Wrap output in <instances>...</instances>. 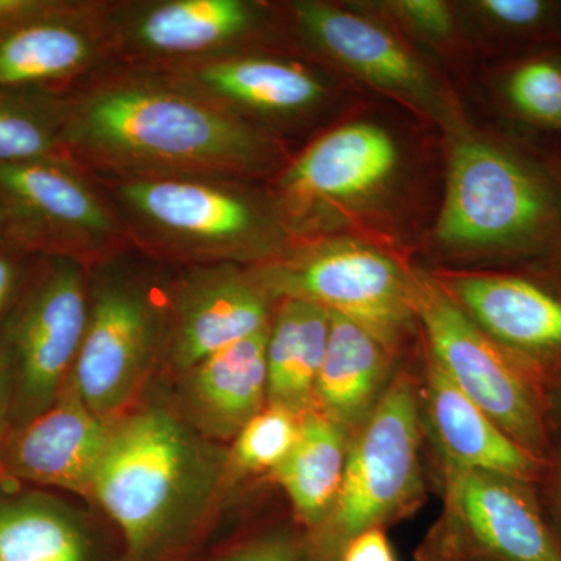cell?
Segmentation results:
<instances>
[{
	"label": "cell",
	"instance_id": "1",
	"mask_svg": "<svg viewBox=\"0 0 561 561\" xmlns=\"http://www.w3.org/2000/svg\"><path fill=\"white\" fill-rule=\"evenodd\" d=\"M58 111L70 160L98 179H227L256 157L231 110L164 72L111 66L58 94Z\"/></svg>",
	"mask_w": 561,
	"mask_h": 561
},
{
	"label": "cell",
	"instance_id": "2",
	"mask_svg": "<svg viewBox=\"0 0 561 561\" xmlns=\"http://www.w3.org/2000/svg\"><path fill=\"white\" fill-rule=\"evenodd\" d=\"M203 438L165 408L114 421L90 497L119 527L133 561L161 552L208 507L224 467Z\"/></svg>",
	"mask_w": 561,
	"mask_h": 561
},
{
	"label": "cell",
	"instance_id": "3",
	"mask_svg": "<svg viewBox=\"0 0 561 561\" xmlns=\"http://www.w3.org/2000/svg\"><path fill=\"white\" fill-rule=\"evenodd\" d=\"M92 179L116 210L130 245L157 260L186 267L231 264L262 232L256 206L221 176Z\"/></svg>",
	"mask_w": 561,
	"mask_h": 561
},
{
	"label": "cell",
	"instance_id": "4",
	"mask_svg": "<svg viewBox=\"0 0 561 561\" xmlns=\"http://www.w3.org/2000/svg\"><path fill=\"white\" fill-rule=\"evenodd\" d=\"M90 317V267L61 256H32L20 294L0 324V360L20 430L60 397Z\"/></svg>",
	"mask_w": 561,
	"mask_h": 561
},
{
	"label": "cell",
	"instance_id": "5",
	"mask_svg": "<svg viewBox=\"0 0 561 561\" xmlns=\"http://www.w3.org/2000/svg\"><path fill=\"white\" fill-rule=\"evenodd\" d=\"M124 253L90 267V317L65 387L102 419H113L135 397L161 348L168 309Z\"/></svg>",
	"mask_w": 561,
	"mask_h": 561
},
{
	"label": "cell",
	"instance_id": "6",
	"mask_svg": "<svg viewBox=\"0 0 561 561\" xmlns=\"http://www.w3.org/2000/svg\"><path fill=\"white\" fill-rule=\"evenodd\" d=\"M3 238L32 256L91 267L130 249L98 181L73 161L0 164Z\"/></svg>",
	"mask_w": 561,
	"mask_h": 561
},
{
	"label": "cell",
	"instance_id": "7",
	"mask_svg": "<svg viewBox=\"0 0 561 561\" xmlns=\"http://www.w3.org/2000/svg\"><path fill=\"white\" fill-rule=\"evenodd\" d=\"M419 404L408 381L391 383L346 457L337 500L313 545L319 561H337L362 531L379 527L419 482Z\"/></svg>",
	"mask_w": 561,
	"mask_h": 561
},
{
	"label": "cell",
	"instance_id": "8",
	"mask_svg": "<svg viewBox=\"0 0 561 561\" xmlns=\"http://www.w3.org/2000/svg\"><path fill=\"white\" fill-rule=\"evenodd\" d=\"M110 5L25 0L0 20V91L62 94L111 68Z\"/></svg>",
	"mask_w": 561,
	"mask_h": 561
},
{
	"label": "cell",
	"instance_id": "9",
	"mask_svg": "<svg viewBox=\"0 0 561 561\" xmlns=\"http://www.w3.org/2000/svg\"><path fill=\"white\" fill-rule=\"evenodd\" d=\"M409 290L412 309L430 339L434 364L508 437L527 451H537L542 442L541 421L518 373L430 279H413Z\"/></svg>",
	"mask_w": 561,
	"mask_h": 561
},
{
	"label": "cell",
	"instance_id": "10",
	"mask_svg": "<svg viewBox=\"0 0 561 561\" xmlns=\"http://www.w3.org/2000/svg\"><path fill=\"white\" fill-rule=\"evenodd\" d=\"M257 279L268 294L313 302L354 321L381 345L397 337L411 313V290L401 273L362 247L312 251L268 267Z\"/></svg>",
	"mask_w": 561,
	"mask_h": 561
},
{
	"label": "cell",
	"instance_id": "11",
	"mask_svg": "<svg viewBox=\"0 0 561 561\" xmlns=\"http://www.w3.org/2000/svg\"><path fill=\"white\" fill-rule=\"evenodd\" d=\"M242 0H154L110 5L114 58L121 66L173 72L227 57L253 28Z\"/></svg>",
	"mask_w": 561,
	"mask_h": 561
},
{
	"label": "cell",
	"instance_id": "12",
	"mask_svg": "<svg viewBox=\"0 0 561 561\" xmlns=\"http://www.w3.org/2000/svg\"><path fill=\"white\" fill-rule=\"evenodd\" d=\"M546 214L545 192L507 154L482 142L453 151L437 232L460 245H493L530 234Z\"/></svg>",
	"mask_w": 561,
	"mask_h": 561
},
{
	"label": "cell",
	"instance_id": "13",
	"mask_svg": "<svg viewBox=\"0 0 561 561\" xmlns=\"http://www.w3.org/2000/svg\"><path fill=\"white\" fill-rule=\"evenodd\" d=\"M260 279L232 264L187 267L169 295V360L186 373L217 351L268 330V302Z\"/></svg>",
	"mask_w": 561,
	"mask_h": 561
},
{
	"label": "cell",
	"instance_id": "14",
	"mask_svg": "<svg viewBox=\"0 0 561 561\" xmlns=\"http://www.w3.org/2000/svg\"><path fill=\"white\" fill-rule=\"evenodd\" d=\"M463 542L430 561H561V542L518 481L451 467Z\"/></svg>",
	"mask_w": 561,
	"mask_h": 561
},
{
	"label": "cell",
	"instance_id": "15",
	"mask_svg": "<svg viewBox=\"0 0 561 561\" xmlns=\"http://www.w3.org/2000/svg\"><path fill=\"white\" fill-rule=\"evenodd\" d=\"M114 421L91 412L68 387L46 412L11 432L0 470L10 478L90 497Z\"/></svg>",
	"mask_w": 561,
	"mask_h": 561
},
{
	"label": "cell",
	"instance_id": "16",
	"mask_svg": "<svg viewBox=\"0 0 561 561\" xmlns=\"http://www.w3.org/2000/svg\"><path fill=\"white\" fill-rule=\"evenodd\" d=\"M397 147L381 128L353 124L316 140L280 179L294 213L348 201L381 184L397 164Z\"/></svg>",
	"mask_w": 561,
	"mask_h": 561
},
{
	"label": "cell",
	"instance_id": "17",
	"mask_svg": "<svg viewBox=\"0 0 561 561\" xmlns=\"http://www.w3.org/2000/svg\"><path fill=\"white\" fill-rule=\"evenodd\" d=\"M268 331L232 343L184 373V409L202 437L236 438L264 409Z\"/></svg>",
	"mask_w": 561,
	"mask_h": 561
},
{
	"label": "cell",
	"instance_id": "18",
	"mask_svg": "<svg viewBox=\"0 0 561 561\" xmlns=\"http://www.w3.org/2000/svg\"><path fill=\"white\" fill-rule=\"evenodd\" d=\"M430 409L451 467L518 482L527 481L537 471L534 454L508 437L435 364L430 373Z\"/></svg>",
	"mask_w": 561,
	"mask_h": 561
},
{
	"label": "cell",
	"instance_id": "19",
	"mask_svg": "<svg viewBox=\"0 0 561 561\" xmlns=\"http://www.w3.org/2000/svg\"><path fill=\"white\" fill-rule=\"evenodd\" d=\"M225 108L243 106L260 113H291L313 105L323 88L298 66L271 58L227 57L164 72Z\"/></svg>",
	"mask_w": 561,
	"mask_h": 561
},
{
	"label": "cell",
	"instance_id": "20",
	"mask_svg": "<svg viewBox=\"0 0 561 561\" xmlns=\"http://www.w3.org/2000/svg\"><path fill=\"white\" fill-rule=\"evenodd\" d=\"M453 289L483 330L529 351L561 348V301L540 287L505 276H468Z\"/></svg>",
	"mask_w": 561,
	"mask_h": 561
},
{
	"label": "cell",
	"instance_id": "21",
	"mask_svg": "<svg viewBox=\"0 0 561 561\" xmlns=\"http://www.w3.org/2000/svg\"><path fill=\"white\" fill-rule=\"evenodd\" d=\"M330 311L302 300H284L268 331L267 397L271 404L298 413L316 393L328 337Z\"/></svg>",
	"mask_w": 561,
	"mask_h": 561
},
{
	"label": "cell",
	"instance_id": "22",
	"mask_svg": "<svg viewBox=\"0 0 561 561\" xmlns=\"http://www.w3.org/2000/svg\"><path fill=\"white\" fill-rule=\"evenodd\" d=\"M346 457L342 424L324 413L301 416L297 440L275 474L308 526L320 527L330 515L341 491Z\"/></svg>",
	"mask_w": 561,
	"mask_h": 561
},
{
	"label": "cell",
	"instance_id": "23",
	"mask_svg": "<svg viewBox=\"0 0 561 561\" xmlns=\"http://www.w3.org/2000/svg\"><path fill=\"white\" fill-rule=\"evenodd\" d=\"M295 11L311 38L368 79L404 90L420 87L419 66L382 28L321 3H298Z\"/></svg>",
	"mask_w": 561,
	"mask_h": 561
},
{
	"label": "cell",
	"instance_id": "24",
	"mask_svg": "<svg viewBox=\"0 0 561 561\" xmlns=\"http://www.w3.org/2000/svg\"><path fill=\"white\" fill-rule=\"evenodd\" d=\"M330 316V337L313 398L335 423L354 424L370 415L381 383V343L354 321Z\"/></svg>",
	"mask_w": 561,
	"mask_h": 561
},
{
	"label": "cell",
	"instance_id": "25",
	"mask_svg": "<svg viewBox=\"0 0 561 561\" xmlns=\"http://www.w3.org/2000/svg\"><path fill=\"white\" fill-rule=\"evenodd\" d=\"M91 552L68 505L41 493L0 497V561H91Z\"/></svg>",
	"mask_w": 561,
	"mask_h": 561
},
{
	"label": "cell",
	"instance_id": "26",
	"mask_svg": "<svg viewBox=\"0 0 561 561\" xmlns=\"http://www.w3.org/2000/svg\"><path fill=\"white\" fill-rule=\"evenodd\" d=\"M72 161L62 142L58 94L0 91V164Z\"/></svg>",
	"mask_w": 561,
	"mask_h": 561
},
{
	"label": "cell",
	"instance_id": "27",
	"mask_svg": "<svg viewBox=\"0 0 561 561\" xmlns=\"http://www.w3.org/2000/svg\"><path fill=\"white\" fill-rule=\"evenodd\" d=\"M298 413L271 404L236 435L230 461L236 470L264 471L278 468L286 459L300 431Z\"/></svg>",
	"mask_w": 561,
	"mask_h": 561
},
{
	"label": "cell",
	"instance_id": "28",
	"mask_svg": "<svg viewBox=\"0 0 561 561\" xmlns=\"http://www.w3.org/2000/svg\"><path fill=\"white\" fill-rule=\"evenodd\" d=\"M511 95L524 113L561 127V70L549 62H531L513 76Z\"/></svg>",
	"mask_w": 561,
	"mask_h": 561
},
{
	"label": "cell",
	"instance_id": "29",
	"mask_svg": "<svg viewBox=\"0 0 561 561\" xmlns=\"http://www.w3.org/2000/svg\"><path fill=\"white\" fill-rule=\"evenodd\" d=\"M31 261L32 254L0 238V324L20 294Z\"/></svg>",
	"mask_w": 561,
	"mask_h": 561
},
{
	"label": "cell",
	"instance_id": "30",
	"mask_svg": "<svg viewBox=\"0 0 561 561\" xmlns=\"http://www.w3.org/2000/svg\"><path fill=\"white\" fill-rule=\"evenodd\" d=\"M224 561H300V548L290 538H262L236 549Z\"/></svg>",
	"mask_w": 561,
	"mask_h": 561
},
{
	"label": "cell",
	"instance_id": "31",
	"mask_svg": "<svg viewBox=\"0 0 561 561\" xmlns=\"http://www.w3.org/2000/svg\"><path fill=\"white\" fill-rule=\"evenodd\" d=\"M337 561H397L389 538L379 527L362 531L343 548Z\"/></svg>",
	"mask_w": 561,
	"mask_h": 561
},
{
	"label": "cell",
	"instance_id": "32",
	"mask_svg": "<svg viewBox=\"0 0 561 561\" xmlns=\"http://www.w3.org/2000/svg\"><path fill=\"white\" fill-rule=\"evenodd\" d=\"M401 10L423 31L442 35L451 28V14L437 0H408L401 2Z\"/></svg>",
	"mask_w": 561,
	"mask_h": 561
},
{
	"label": "cell",
	"instance_id": "33",
	"mask_svg": "<svg viewBox=\"0 0 561 561\" xmlns=\"http://www.w3.org/2000/svg\"><path fill=\"white\" fill-rule=\"evenodd\" d=\"M483 10L511 25H529L541 18L545 5L538 0H485Z\"/></svg>",
	"mask_w": 561,
	"mask_h": 561
},
{
	"label": "cell",
	"instance_id": "34",
	"mask_svg": "<svg viewBox=\"0 0 561 561\" xmlns=\"http://www.w3.org/2000/svg\"><path fill=\"white\" fill-rule=\"evenodd\" d=\"M11 411H13V391H11L10 376L5 365L0 360V460L13 430Z\"/></svg>",
	"mask_w": 561,
	"mask_h": 561
},
{
	"label": "cell",
	"instance_id": "35",
	"mask_svg": "<svg viewBox=\"0 0 561 561\" xmlns=\"http://www.w3.org/2000/svg\"><path fill=\"white\" fill-rule=\"evenodd\" d=\"M0 238H3V214L0 210Z\"/></svg>",
	"mask_w": 561,
	"mask_h": 561
},
{
	"label": "cell",
	"instance_id": "36",
	"mask_svg": "<svg viewBox=\"0 0 561 561\" xmlns=\"http://www.w3.org/2000/svg\"><path fill=\"white\" fill-rule=\"evenodd\" d=\"M560 482H561V467H560Z\"/></svg>",
	"mask_w": 561,
	"mask_h": 561
}]
</instances>
